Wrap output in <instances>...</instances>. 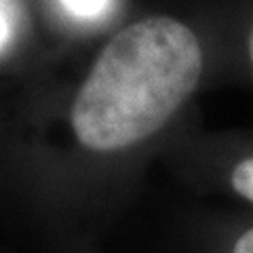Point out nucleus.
Wrapping results in <instances>:
<instances>
[{
    "instance_id": "5",
    "label": "nucleus",
    "mask_w": 253,
    "mask_h": 253,
    "mask_svg": "<svg viewBox=\"0 0 253 253\" xmlns=\"http://www.w3.org/2000/svg\"><path fill=\"white\" fill-rule=\"evenodd\" d=\"M9 13L4 11V4L0 0V46H4V42L9 41Z\"/></svg>"
},
{
    "instance_id": "6",
    "label": "nucleus",
    "mask_w": 253,
    "mask_h": 253,
    "mask_svg": "<svg viewBox=\"0 0 253 253\" xmlns=\"http://www.w3.org/2000/svg\"><path fill=\"white\" fill-rule=\"evenodd\" d=\"M249 59H251V66H253V28H251V34H249Z\"/></svg>"
},
{
    "instance_id": "2",
    "label": "nucleus",
    "mask_w": 253,
    "mask_h": 253,
    "mask_svg": "<svg viewBox=\"0 0 253 253\" xmlns=\"http://www.w3.org/2000/svg\"><path fill=\"white\" fill-rule=\"evenodd\" d=\"M232 188L236 194L253 203V158H245L232 171Z\"/></svg>"
},
{
    "instance_id": "1",
    "label": "nucleus",
    "mask_w": 253,
    "mask_h": 253,
    "mask_svg": "<svg viewBox=\"0 0 253 253\" xmlns=\"http://www.w3.org/2000/svg\"><path fill=\"white\" fill-rule=\"evenodd\" d=\"M203 49L186 23L167 15L123 28L97 55L72 104V131L93 152H116L163 129L192 95Z\"/></svg>"
},
{
    "instance_id": "3",
    "label": "nucleus",
    "mask_w": 253,
    "mask_h": 253,
    "mask_svg": "<svg viewBox=\"0 0 253 253\" xmlns=\"http://www.w3.org/2000/svg\"><path fill=\"white\" fill-rule=\"evenodd\" d=\"M61 2L76 15H95L104 9L106 0H61Z\"/></svg>"
},
{
    "instance_id": "4",
    "label": "nucleus",
    "mask_w": 253,
    "mask_h": 253,
    "mask_svg": "<svg viewBox=\"0 0 253 253\" xmlns=\"http://www.w3.org/2000/svg\"><path fill=\"white\" fill-rule=\"evenodd\" d=\"M232 253H253V228H249L245 234H241V239L236 241Z\"/></svg>"
}]
</instances>
